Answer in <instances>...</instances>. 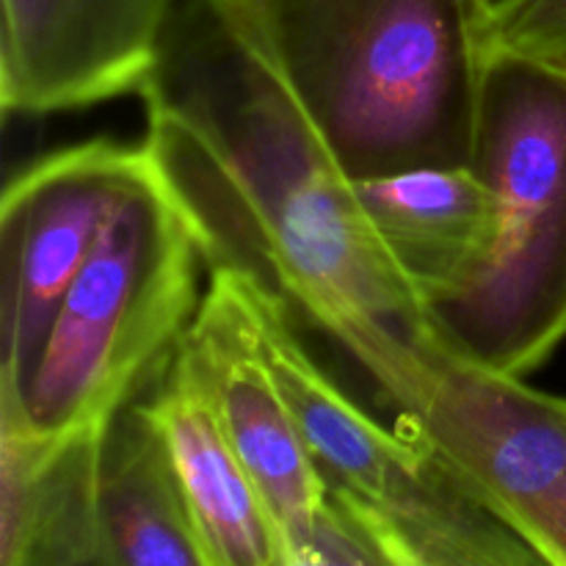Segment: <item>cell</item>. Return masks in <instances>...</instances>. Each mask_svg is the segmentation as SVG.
<instances>
[{
	"label": "cell",
	"instance_id": "cell-1",
	"mask_svg": "<svg viewBox=\"0 0 566 566\" xmlns=\"http://www.w3.org/2000/svg\"><path fill=\"white\" fill-rule=\"evenodd\" d=\"M138 94L149 164L208 269L258 276L326 337L348 324L431 335L423 298L238 0H175Z\"/></svg>",
	"mask_w": 566,
	"mask_h": 566
},
{
	"label": "cell",
	"instance_id": "cell-2",
	"mask_svg": "<svg viewBox=\"0 0 566 566\" xmlns=\"http://www.w3.org/2000/svg\"><path fill=\"white\" fill-rule=\"evenodd\" d=\"M352 180L473 164L481 0H238Z\"/></svg>",
	"mask_w": 566,
	"mask_h": 566
},
{
	"label": "cell",
	"instance_id": "cell-3",
	"mask_svg": "<svg viewBox=\"0 0 566 566\" xmlns=\"http://www.w3.org/2000/svg\"><path fill=\"white\" fill-rule=\"evenodd\" d=\"M473 166L497 238L468 282L426 307L448 352L525 376L566 340V64L486 53Z\"/></svg>",
	"mask_w": 566,
	"mask_h": 566
},
{
	"label": "cell",
	"instance_id": "cell-4",
	"mask_svg": "<svg viewBox=\"0 0 566 566\" xmlns=\"http://www.w3.org/2000/svg\"><path fill=\"white\" fill-rule=\"evenodd\" d=\"M208 265L191 221L149 164L72 282L20 392L42 434L105 431L180 348Z\"/></svg>",
	"mask_w": 566,
	"mask_h": 566
},
{
	"label": "cell",
	"instance_id": "cell-5",
	"mask_svg": "<svg viewBox=\"0 0 566 566\" xmlns=\"http://www.w3.org/2000/svg\"><path fill=\"white\" fill-rule=\"evenodd\" d=\"M332 340L448 473L547 566H566V398L492 374L431 335L348 324Z\"/></svg>",
	"mask_w": 566,
	"mask_h": 566
},
{
	"label": "cell",
	"instance_id": "cell-6",
	"mask_svg": "<svg viewBox=\"0 0 566 566\" xmlns=\"http://www.w3.org/2000/svg\"><path fill=\"white\" fill-rule=\"evenodd\" d=\"M147 169L144 144L92 138L9 180L0 205V390H25L72 282Z\"/></svg>",
	"mask_w": 566,
	"mask_h": 566
},
{
	"label": "cell",
	"instance_id": "cell-7",
	"mask_svg": "<svg viewBox=\"0 0 566 566\" xmlns=\"http://www.w3.org/2000/svg\"><path fill=\"white\" fill-rule=\"evenodd\" d=\"M260 340L287 415L332 490L387 523H431L473 509L475 497L434 453L385 429L315 363L291 326V307L254 276Z\"/></svg>",
	"mask_w": 566,
	"mask_h": 566
},
{
	"label": "cell",
	"instance_id": "cell-8",
	"mask_svg": "<svg viewBox=\"0 0 566 566\" xmlns=\"http://www.w3.org/2000/svg\"><path fill=\"white\" fill-rule=\"evenodd\" d=\"M180 352L197 368L221 431L280 534L307 528L329 497V481L304 448L265 363L252 274L230 265L210 269Z\"/></svg>",
	"mask_w": 566,
	"mask_h": 566
},
{
	"label": "cell",
	"instance_id": "cell-9",
	"mask_svg": "<svg viewBox=\"0 0 566 566\" xmlns=\"http://www.w3.org/2000/svg\"><path fill=\"white\" fill-rule=\"evenodd\" d=\"M0 105L48 116L138 94L175 0H0Z\"/></svg>",
	"mask_w": 566,
	"mask_h": 566
},
{
	"label": "cell",
	"instance_id": "cell-10",
	"mask_svg": "<svg viewBox=\"0 0 566 566\" xmlns=\"http://www.w3.org/2000/svg\"><path fill=\"white\" fill-rule=\"evenodd\" d=\"M105 431L42 434L0 390V566H92Z\"/></svg>",
	"mask_w": 566,
	"mask_h": 566
},
{
	"label": "cell",
	"instance_id": "cell-11",
	"mask_svg": "<svg viewBox=\"0 0 566 566\" xmlns=\"http://www.w3.org/2000/svg\"><path fill=\"white\" fill-rule=\"evenodd\" d=\"M142 407L164 440L208 564L274 566L282 542L276 520L227 442L208 390L180 348Z\"/></svg>",
	"mask_w": 566,
	"mask_h": 566
},
{
	"label": "cell",
	"instance_id": "cell-12",
	"mask_svg": "<svg viewBox=\"0 0 566 566\" xmlns=\"http://www.w3.org/2000/svg\"><path fill=\"white\" fill-rule=\"evenodd\" d=\"M379 241L429 307L468 282L497 238V202L473 166H420L354 180Z\"/></svg>",
	"mask_w": 566,
	"mask_h": 566
},
{
	"label": "cell",
	"instance_id": "cell-13",
	"mask_svg": "<svg viewBox=\"0 0 566 566\" xmlns=\"http://www.w3.org/2000/svg\"><path fill=\"white\" fill-rule=\"evenodd\" d=\"M92 566H210L142 401L127 407L105 437Z\"/></svg>",
	"mask_w": 566,
	"mask_h": 566
},
{
	"label": "cell",
	"instance_id": "cell-14",
	"mask_svg": "<svg viewBox=\"0 0 566 566\" xmlns=\"http://www.w3.org/2000/svg\"><path fill=\"white\" fill-rule=\"evenodd\" d=\"M376 520L385 525L412 566H547L484 506L423 525Z\"/></svg>",
	"mask_w": 566,
	"mask_h": 566
},
{
	"label": "cell",
	"instance_id": "cell-15",
	"mask_svg": "<svg viewBox=\"0 0 566 566\" xmlns=\"http://www.w3.org/2000/svg\"><path fill=\"white\" fill-rule=\"evenodd\" d=\"M274 566H412L385 525L354 497L332 490L313 523L282 536Z\"/></svg>",
	"mask_w": 566,
	"mask_h": 566
},
{
	"label": "cell",
	"instance_id": "cell-16",
	"mask_svg": "<svg viewBox=\"0 0 566 566\" xmlns=\"http://www.w3.org/2000/svg\"><path fill=\"white\" fill-rule=\"evenodd\" d=\"M484 48L566 64V0H497L484 14Z\"/></svg>",
	"mask_w": 566,
	"mask_h": 566
},
{
	"label": "cell",
	"instance_id": "cell-17",
	"mask_svg": "<svg viewBox=\"0 0 566 566\" xmlns=\"http://www.w3.org/2000/svg\"><path fill=\"white\" fill-rule=\"evenodd\" d=\"M481 3H484L486 9H490V6H492V3H497V0H481Z\"/></svg>",
	"mask_w": 566,
	"mask_h": 566
}]
</instances>
